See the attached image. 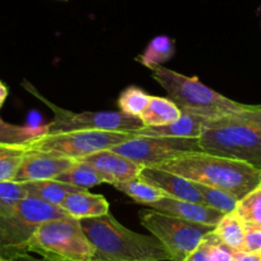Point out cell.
I'll return each mask as SVG.
<instances>
[{
    "mask_svg": "<svg viewBox=\"0 0 261 261\" xmlns=\"http://www.w3.org/2000/svg\"><path fill=\"white\" fill-rule=\"evenodd\" d=\"M155 168L175 173L192 182L227 191L238 201L261 185V169L258 168L205 151L187 152Z\"/></svg>",
    "mask_w": 261,
    "mask_h": 261,
    "instance_id": "6da1fadb",
    "label": "cell"
},
{
    "mask_svg": "<svg viewBox=\"0 0 261 261\" xmlns=\"http://www.w3.org/2000/svg\"><path fill=\"white\" fill-rule=\"evenodd\" d=\"M81 227L95 248V258L117 261L172 260L164 246L154 237L128 229L112 213L81 219Z\"/></svg>",
    "mask_w": 261,
    "mask_h": 261,
    "instance_id": "7a4b0ae2",
    "label": "cell"
},
{
    "mask_svg": "<svg viewBox=\"0 0 261 261\" xmlns=\"http://www.w3.org/2000/svg\"><path fill=\"white\" fill-rule=\"evenodd\" d=\"M202 151L261 169V129L236 114L213 118L199 137Z\"/></svg>",
    "mask_w": 261,
    "mask_h": 261,
    "instance_id": "3957f363",
    "label": "cell"
},
{
    "mask_svg": "<svg viewBox=\"0 0 261 261\" xmlns=\"http://www.w3.org/2000/svg\"><path fill=\"white\" fill-rule=\"evenodd\" d=\"M152 79L167 91L180 110L217 118L241 112L245 104L234 101L202 84L197 77H188L163 65L152 69Z\"/></svg>",
    "mask_w": 261,
    "mask_h": 261,
    "instance_id": "277c9868",
    "label": "cell"
},
{
    "mask_svg": "<svg viewBox=\"0 0 261 261\" xmlns=\"http://www.w3.org/2000/svg\"><path fill=\"white\" fill-rule=\"evenodd\" d=\"M65 215L59 206L27 196L13 212L0 215V257L17 261L30 255L29 243L37 228Z\"/></svg>",
    "mask_w": 261,
    "mask_h": 261,
    "instance_id": "5b68a950",
    "label": "cell"
},
{
    "mask_svg": "<svg viewBox=\"0 0 261 261\" xmlns=\"http://www.w3.org/2000/svg\"><path fill=\"white\" fill-rule=\"evenodd\" d=\"M39 253L47 261H91L95 248L79 219L65 215L37 228L29 243V253Z\"/></svg>",
    "mask_w": 261,
    "mask_h": 261,
    "instance_id": "8992f818",
    "label": "cell"
},
{
    "mask_svg": "<svg viewBox=\"0 0 261 261\" xmlns=\"http://www.w3.org/2000/svg\"><path fill=\"white\" fill-rule=\"evenodd\" d=\"M136 136L132 132L110 130H72L54 135H42L24 142L31 151H40L67 159L81 160L94 152L112 149Z\"/></svg>",
    "mask_w": 261,
    "mask_h": 261,
    "instance_id": "52a82bcc",
    "label": "cell"
},
{
    "mask_svg": "<svg viewBox=\"0 0 261 261\" xmlns=\"http://www.w3.org/2000/svg\"><path fill=\"white\" fill-rule=\"evenodd\" d=\"M140 220L151 236L164 246L172 261L185 260L215 228L187 222L154 209L140 212Z\"/></svg>",
    "mask_w": 261,
    "mask_h": 261,
    "instance_id": "ba28073f",
    "label": "cell"
},
{
    "mask_svg": "<svg viewBox=\"0 0 261 261\" xmlns=\"http://www.w3.org/2000/svg\"><path fill=\"white\" fill-rule=\"evenodd\" d=\"M54 113V119L46 124V134L54 135L72 130H110V132H132L144 127L139 117L119 112H82L73 113L62 109L47 101L45 97L31 90Z\"/></svg>",
    "mask_w": 261,
    "mask_h": 261,
    "instance_id": "9c48e42d",
    "label": "cell"
},
{
    "mask_svg": "<svg viewBox=\"0 0 261 261\" xmlns=\"http://www.w3.org/2000/svg\"><path fill=\"white\" fill-rule=\"evenodd\" d=\"M114 152L128 158L144 167H159L170 159L187 154L202 151L199 139L179 137H150L135 136L112 149Z\"/></svg>",
    "mask_w": 261,
    "mask_h": 261,
    "instance_id": "30bf717a",
    "label": "cell"
},
{
    "mask_svg": "<svg viewBox=\"0 0 261 261\" xmlns=\"http://www.w3.org/2000/svg\"><path fill=\"white\" fill-rule=\"evenodd\" d=\"M81 162L94 168L104 178L105 183L113 186L130 179H136L142 169L141 165L110 149L94 152L89 156L82 158Z\"/></svg>",
    "mask_w": 261,
    "mask_h": 261,
    "instance_id": "8fae6325",
    "label": "cell"
},
{
    "mask_svg": "<svg viewBox=\"0 0 261 261\" xmlns=\"http://www.w3.org/2000/svg\"><path fill=\"white\" fill-rule=\"evenodd\" d=\"M76 162L77 160L73 159L29 150L14 180L16 182H36V180L57 179Z\"/></svg>",
    "mask_w": 261,
    "mask_h": 261,
    "instance_id": "7c38bea8",
    "label": "cell"
},
{
    "mask_svg": "<svg viewBox=\"0 0 261 261\" xmlns=\"http://www.w3.org/2000/svg\"><path fill=\"white\" fill-rule=\"evenodd\" d=\"M139 178L158 187L165 195L173 199L187 200V201L202 204V197L196 187V183L175 173L155 167H144L140 172Z\"/></svg>",
    "mask_w": 261,
    "mask_h": 261,
    "instance_id": "4fadbf2b",
    "label": "cell"
},
{
    "mask_svg": "<svg viewBox=\"0 0 261 261\" xmlns=\"http://www.w3.org/2000/svg\"><path fill=\"white\" fill-rule=\"evenodd\" d=\"M182 114L175 122L158 127H142L135 130L136 136L150 137H179V139H199L202 130L209 125L212 117L199 113L180 110Z\"/></svg>",
    "mask_w": 261,
    "mask_h": 261,
    "instance_id": "5bb4252c",
    "label": "cell"
},
{
    "mask_svg": "<svg viewBox=\"0 0 261 261\" xmlns=\"http://www.w3.org/2000/svg\"><path fill=\"white\" fill-rule=\"evenodd\" d=\"M150 207L158 212L165 213L172 217L187 220V222L199 223V224L212 225L215 227L223 218L222 213L212 209L200 202L187 201V200H178L165 196L159 201L150 205Z\"/></svg>",
    "mask_w": 261,
    "mask_h": 261,
    "instance_id": "9a60e30c",
    "label": "cell"
},
{
    "mask_svg": "<svg viewBox=\"0 0 261 261\" xmlns=\"http://www.w3.org/2000/svg\"><path fill=\"white\" fill-rule=\"evenodd\" d=\"M60 209L74 219L96 218L109 213V202L102 195H95L89 190L71 193L60 204Z\"/></svg>",
    "mask_w": 261,
    "mask_h": 261,
    "instance_id": "2e32d148",
    "label": "cell"
},
{
    "mask_svg": "<svg viewBox=\"0 0 261 261\" xmlns=\"http://www.w3.org/2000/svg\"><path fill=\"white\" fill-rule=\"evenodd\" d=\"M182 112L174 101L167 97L150 96L144 112L139 115L144 127H158L175 122Z\"/></svg>",
    "mask_w": 261,
    "mask_h": 261,
    "instance_id": "e0dca14e",
    "label": "cell"
},
{
    "mask_svg": "<svg viewBox=\"0 0 261 261\" xmlns=\"http://www.w3.org/2000/svg\"><path fill=\"white\" fill-rule=\"evenodd\" d=\"M26 188L29 196H34L42 201L51 204L54 206H60L67 196L71 193L81 191L82 188L74 187L68 183L60 182L58 179L36 180V182H22Z\"/></svg>",
    "mask_w": 261,
    "mask_h": 261,
    "instance_id": "ac0fdd59",
    "label": "cell"
},
{
    "mask_svg": "<svg viewBox=\"0 0 261 261\" xmlns=\"http://www.w3.org/2000/svg\"><path fill=\"white\" fill-rule=\"evenodd\" d=\"M213 232L223 245L228 246L233 251H243L246 225L236 212L223 215Z\"/></svg>",
    "mask_w": 261,
    "mask_h": 261,
    "instance_id": "d6986e66",
    "label": "cell"
},
{
    "mask_svg": "<svg viewBox=\"0 0 261 261\" xmlns=\"http://www.w3.org/2000/svg\"><path fill=\"white\" fill-rule=\"evenodd\" d=\"M175 53L174 40L170 37L162 35L156 36L147 44L146 49L144 50L141 55L137 58L140 63L150 69H155L160 67L163 63L172 59Z\"/></svg>",
    "mask_w": 261,
    "mask_h": 261,
    "instance_id": "ffe728a7",
    "label": "cell"
},
{
    "mask_svg": "<svg viewBox=\"0 0 261 261\" xmlns=\"http://www.w3.org/2000/svg\"><path fill=\"white\" fill-rule=\"evenodd\" d=\"M29 149L23 144H0V182L14 180Z\"/></svg>",
    "mask_w": 261,
    "mask_h": 261,
    "instance_id": "44dd1931",
    "label": "cell"
},
{
    "mask_svg": "<svg viewBox=\"0 0 261 261\" xmlns=\"http://www.w3.org/2000/svg\"><path fill=\"white\" fill-rule=\"evenodd\" d=\"M114 187L127 195L128 197H130L137 204L149 205V206L167 196L162 190L150 185L149 182L141 179V178L118 183V185H114Z\"/></svg>",
    "mask_w": 261,
    "mask_h": 261,
    "instance_id": "7402d4cb",
    "label": "cell"
},
{
    "mask_svg": "<svg viewBox=\"0 0 261 261\" xmlns=\"http://www.w3.org/2000/svg\"><path fill=\"white\" fill-rule=\"evenodd\" d=\"M57 179L74 186V187L82 188V190H89L95 186L105 183L104 178L94 168L81 160H77L68 170H65Z\"/></svg>",
    "mask_w": 261,
    "mask_h": 261,
    "instance_id": "603a6c76",
    "label": "cell"
},
{
    "mask_svg": "<svg viewBox=\"0 0 261 261\" xmlns=\"http://www.w3.org/2000/svg\"><path fill=\"white\" fill-rule=\"evenodd\" d=\"M196 187L201 195L204 205L222 213V214H229V213L236 212L238 200L229 192L220 190V188L212 187V186L201 185V183H196Z\"/></svg>",
    "mask_w": 261,
    "mask_h": 261,
    "instance_id": "cb8c5ba5",
    "label": "cell"
},
{
    "mask_svg": "<svg viewBox=\"0 0 261 261\" xmlns=\"http://www.w3.org/2000/svg\"><path fill=\"white\" fill-rule=\"evenodd\" d=\"M46 134V125L26 127L7 123L0 118V144H23Z\"/></svg>",
    "mask_w": 261,
    "mask_h": 261,
    "instance_id": "d4e9b609",
    "label": "cell"
},
{
    "mask_svg": "<svg viewBox=\"0 0 261 261\" xmlns=\"http://www.w3.org/2000/svg\"><path fill=\"white\" fill-rule=\"evenodd\" d=\"M236 214L245 225L261 227V185L238 201Z\"/></svg>",
    "mask_w": 261,
    "mask_h": 261,
    "instance_id": "484cf974",
    "label": "cell"
},
{
    "mask_svg": "<svg viewBox=\"0 0 261 261\" xmlns=\"http://www.w3.org/2000/svg\"><path fill=\"white\" fill-rule=\"evenodd\" d=\"M150 100V95H147L144 90L136 86H129L119 95L118 107L124 114L139 117L146 108Z\"/></svg>",
    "mask_w": 261,
    "mask_h": 261,
    "instance_id": "4316f807",
    "label": "cell"
},
{
    "mask_svg": "<svg viewBox=\"0 0 261 261\" xmlns=\"http://www.w3.org/2000/svg\"><path fill=\"white\" fill-rule=\"evenodd\" d=\"M27 196L29 193L22 182H0V215H7L13 212Z\"/></svg>",
    "mask_w": 261,
    "mask_h": 261,
    "instance_id": "83f0119b",
    "label": "cell"
},
{
    "mask_svg": "<svg viewBox=\"0 0 261 261\" xmlns=\"http://www.w3.org/2000/svg\"><path fill=\"white\" fill-rule=\"evenodd\" d=\"M209 261H234V251L223 245L214 232L212 233V245L209 250Z\"/></svg>",
    "mask_w": 261,
    "mask_h": 261,
    "instance_id": "f1b7e54d",
    "label": "cell"
},
{
    "mask_svg": "<svg viewBox=\"0 0 261 261\" xmlns=\"http://www.w3.org/2000/svg\"><path fill=\"white\" fill-rule=\"evenodd\" d=\"M243 251L257 253L261 252V227H248V225H246Z\"/></svg>",
    "mask_w": 261,
    "mask_h": 261,
    "instance_id": "f546056e",
    "label": "cell"
},
{
    "mask_svg": "<svg viewBox=\"0 0 261 261\" xmlns=\"http://www.w3.org/2000/svg\"><path fill=\"white\" fill-rule=\"evenodd\" d=\"M213 233V232H212ZM212 233L206 236L187 257L183 261H209V250L212 245Z\"/></svg>",
    "mask_w": 261,
    "mask_h": 261,
    "instance_id": "4dcf8cb0",
    "label": "cell"
},
{
    "mask_svg": "<svg viewBox=\"0 0 261 261\" xmlns=\"http://www.w3.org/2000/svg\"><path fill=\"white\" fill-rule=\"evenodd\" d=\"M236 115L242 119L247 120L251 124L256 125L261 129V104L260 105H245L241 112L236 113Z\"/></svg>",
    "mask_w": 261,
    "mask_h": 261,
    "instance_id": "1f68e13d",
    "label": "cell"
},
{
    "mask_svg": "<svg viewBox=\"0 0 261 261\" xmlns=\"http://www.w3.org/2000/svg\"><path fill=\"white\" fill-rule=\"evenodd\" d=\"M234 261H261V255L257 252L234 251Z\"/></svg>",
    "mask_w": 261,
    "mask_h": 261,
    "instance_id": "d6a6232c",
    "label": "cell"
},
{
    "mask_svg": "<svg viewBox=\"0 0 261 261\" xmlns=\"http://www.w3.org/2000/svg\"><path fill=\"white\" fill-rule=\"evenodd\" d=\"M7 96H8V87L0 81V109H2V107H3L4 102H6Z\"/></svg>",
    "mask_w": 261,
    "mask_h": 261,
    "instance_id": "836d02e7",
    "label": "cell"
},
{
    "mask_svg": "<svg viewBox=\"0 0 261 261\" xmlns=\"http://www.w3.org/2000/svg\"><path fill=\"white\" fill-rule=\"evenodd\" d=\"M17 261H47V260H44V258H35V257H32V256L26 255V256H23V257L18 258ZM91 261H117V260H101V258H92Z\"/></svg>",
    "mask_w": 261,
    "mask_h": 261,
    "instance_id": "e575fe53",
    "label": "cell"
},
{
    "mask_svg": "<svg viewBox=\"0 0 261 261\" xmlns=\"http://www.w3.org/2000/svg\"><path fill=\"white\" fill-rule=\"evenodd\" d=\"M0 261H8V260H6V258H3V257H0Z\"/></svg>",
    "mask_w": 261,
    "mask_h": 261,
    "instance_id": "d590c367",
    "label": "cell"
},
{
    "mask_svg": "<svg viewBox=\"0 0 261 261\" xmlns=\"http://www.w3.org/2000/svg\"><path fill=\"white\" fill-rule=\"evenodd\" d=\"M258 253H260V255H261V252H258Z\"/></svg>",
    "mask_w": 261,
    "mask_h": 261,
    "instance_id": "8d00e7d4",
    "label": "cell"
}]
</instances>
